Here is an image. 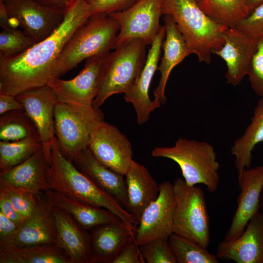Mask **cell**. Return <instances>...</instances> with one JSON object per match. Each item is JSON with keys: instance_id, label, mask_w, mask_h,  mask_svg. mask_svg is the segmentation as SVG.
Wrapping results in <instances>:
<instances>
[{"instance_id": "cell-1", "label": "cell", "mask_w": 263, "mask_h": 263, "mask_svg": "<svg viewBox=\"0 0 263 263\" xmlns=\"http://www.w3.org/2000/svg\"><path fill=\"white\" fill-rule=\"evenodd\" d=\"M91 16L87 0H74L68 5L62 22L48 37L16 55L0 56V94L15 96L56 77L63 48Z\"/></svg>"}, {"instance_id": "cell-2", "label": "cell", "mask_w": 263, "mask_h": 263, "mask_svg": "<svg viewBox=\"0 0 263 263\" xmlns=\"http://www.w3.org/2000/svg\"><path fill=\"white\" fill-rule=\"evenodd\" d=\"M48 188L95 207L105 208L117 215L131 229L139 221L113 197L100 188L66 158L58 148L56 137L51 150V162L46 174Z\"/></svg>"}, {"instance_id": "cell-3", "label": "cell", "mask_w": 263, "mask_h": 263, "mask_svg": "<svg viewBox=\"0 0 263 263\" xmlns=\"http://www.w3.org/2000/svg\"><path fill=\"white\" fill-rule=\"evenodd\" d=\"M162 14L172 18L190 54H195L199 62L210 63L212 51L223 46L228 27L210 19L195 0H164Z\"/></svg>"}, {"instance_id": "cell-4", "label": "cell", "mask_w": 263, "mask_h": 263, "mask_svg": "<svg viewBox=\"0 0 263 263\" xmlns=\"http://www.w3.org/2000/svg\"><path fill=\"white\" fill-rule=\"evenodd\" d=\"M119 31L117 21L107 14L91 16L66 43L60 56L56 77L66 74L84 60L106 57L114 49Z\"/></svg>"}, {"instance_id": "cell-5", "label": "cell", "mask_w": 263, "mask_h": 263, "mask_svg": "<svg viewBox=\"0 0 263 263\" xmlns=\"http://www.w3.org/2000/svg\"><path fill=\"white\" fill-rule=\"evenodd\" d=\"M152 156L176 162L186 184L190 186L204 184L211 192L217 190L220 182V164L210 143L187 138H179L173 146L155 147Z\"/></svg>"}, {"instance_id": "cell-6", "label": "cell", "mask_w": 263, "mask_h": 263, "mask_svg": "<svg viewBox=\"0 0 263 263\" xmlns=\"http://www.w3.org/2000/svg\"><path fill=\"white\" fill-rule=\"evenodd\" d=\"M147 45L136 38L126 42L110 53L101 68L99 91L93 103L99 109L106 100L116 94H125L132 87L146 62Z\"/></svg>"}, {"instance_id": "cell-7", "label": "cell", "mask_w": 263, "mask_h": 263, "mask_svg": "<svg viewBox=\"0 0 263 263\" xmlns=\"http://www.w3.org/2000/svg\"><path fill=\"white\" fill-rule=\"evenodd\" d=\"M104 121L101 110L57 100L55 109L56 137L62 154L73 161L88 147L97 126Z\"/></svg>"}, {"instance_id": "cell-8", "label": "cell", "mask_w": 263, "mask_h": 263, "mask_svg": "<svg viewBox=\"0 0 263 263\" xmlns=\"http://www.w3.org/2000/svg\"><path fill=\"white\" fill-rule=\"evenodd\" d=\"M173 185L176 205L173 233L207 247L210 242L209 219L202 189L176 179Z\"/></svg>"}, {"instance_id": "cell-9", "label": "cell", "mask_w": 263, "mask_h": 263, "mask_svg": "<svg viewBox=\"0 0 263 263\" xmlns=\"http://www.w3.org/2000/svg\"><path fill=\"white\" fill-rule=\"evenodd\" d=\"M164 0H138L127 9L108 14L119 26L114 49L133 39L150 45L162 29L160 18Z\"/></svg>"}, {"instance_id": "cell-10", "label": "cell", "mask_w": 263, "mask_h": 263, "mask_svg": "<svg viewBox=\"0 0 263 263\" xmlns=\"http://www.w3.org/2000/svg\"><path fill=\"white\" fill-rule=\"evenodd\" d=\"M2 0L10 26H20L36 42L48 37L61 24L67 8L49 7L37 0Z\"/></svg>"}, {"instance_id": "cell-11", "label": "cell", "mask_w": 263, "mask_h": 263, "mask_svg": "<svg viewBox=\"0 0 263 263\" xmlns=\"http://www.w3.org/2000/svg\"><path fill=\"white\" fill-rule=\"evenodd\" d=\"M38 130L45 159L51 162V150L56 138L55 109L57 102L48 85L26 90L15 96Z\"/></svg>"}, {"instance_id": "cell-12", "label": "cell", "mask_w": 263, "mask_h": 263, "mask_svg": "<svg viewBox=\"0 0 263 263\" xmlns=\"http://www.w3.org/2000/svg\"><path fill=\"white\" fill-rule=\"evenodd\" d=\"M159 187L157 198L146 208L139 219L135 237L138 246L156 239H168L173 233L176 205L173 185L164 181Z\"/></svg>"}, {"instance_id": "cell-13", "label": "cell", "mask_w": 263, "mask_h": 263, "mask_svg": "<svg viewBox=\"0 0 263 263\" xmlns=\"http://www.w3.org/2000/svg\"><path fill=\"white\" fill-rule=\"evenodd\" d=\"M105 58L93 56L86 59L83 69L71 79L51 78L47 85L57 100L74 105L93 106V101L99 91L102 64Z\"/></svg>"}, {"instance_id": "cell-14", "label": "cell", "mask_w": 263, "mask_h": 263, "mask_svg": "<svg viewBox=\"0 0 263 263\" xmlns=\"http://www.w3.org/2000/svg\"><path fill=\"white\" fill-rule=\"evenodd\" d=\"M88 148L101 163L123 175L133 160L132 144L127 136L104 120L94 131Z\"/></svg>"}, {"instance_id": "cell-15", "label": "cell", "mask_w": 263, "mask_h": 263, "mask_svg": "<svg viewBox=\"0 0 263 263\" xmlns=\"http://www.w3.org/2000/svg\"><path fill=\"white\" fill-rule=\"evenodd\" d=\"M240 193L237 207L223 241L237 239L251 219L260 210V198L263 187V165L244 169L238 173Z\"/></svg>"}, {"instance_id": "cell-16", "label": "cell", "mask_w": 263, "mask_h": 263, "mask_svg": "<svg viewBox=\"0 0 263 263\" xmlns=\"http://www.w3.org/2000/svg\"><path fill=\"white\" fill-rule=\"evenodd\" d=\"M258 38L236 27L225 30L223 46L212 53L220 56L226 64L227 83L236 86L247 75Z\"/></svg>"}, {"instance_id": "cell-17", "label": "cell", "mask_w": 263, "mask_h": 263, "mask_svg": "<svg viewBox=\"0 0 263 263\" xmlns=\"http://www.w3.org/2000/svg\"><path fill=\"white\" fill-rule=\"evenodd\" d=\"M165 36L164 25L150 45L141 73L124 97L126 102L132 104L136 113L137 122L140 125L146 122L149 119L150 113L161 106L154 100H150L149 90L152 77L158 68Z\"/></svg>"}, {"instance_id": "cell-18", "label": "cell", "mask_w": 263, "mask_h": 263, "mask_svg": "<svg viewBox=\"0 0 263 263\" xmlns=\"http://www.w3.org/2000/svg\"><path fill=\"white\" fill-rule=\"evenodd\" d=\"M36 196V211L19 226L10 246L56 244V228L52 207L48 202L44 191L37 192Z\"/></svg>"}, {"instance_id": "cell-19", "label": "cell", "mask_w": 263, "mask_h": 263, "mask_svg": "<svg viewBox=\"0 0 263 263\" xmlns=\"http://www.w3.org/2000/svg\"><path fill=\"white\" fill-rule=\"evenodd\" d=\"M216 255L236 263H263V212L259 210L251 219L237 239L220 242Z\"/></svg>"}, {"instance_id": "cell-20", "label": "cell", "mask_w": 263, "mask_h": 263, "mask_svg": "<svg viewBox=\"0 0 263 263\" xmlns=\"http://www.w3.org/2000/svg\"><path fill=\"white\" fill-rule=\"evenodd\" d=\"M52 208L56 228V244L64 251L71 263H91L90 232L65 210L56 207Z\"/></svg>"}, {"instance_id": "cell-21", "label": "cell", "mask_w": 263, "mask_h": 263, "mask_svg": "<svg viewBox=\"0 0 263 263\" xmlns=\"http://www.w3.org/2000/svg\"><path fill=\"white\" fill-rule=\"evenodd\" d=\"M136 229L129 228L119 219L113 222L98 225L90 230L91 263H112L124 245L135 239Z\"/></svg>"}, {"instance_id": "cell-22", "label": "cell", "mask_w": 263, "mask_h": 263, "mask_svg": "<svg viewBox=\"0 0 263 263\" xmlns=\"http://www.w3.org/2000/svg\"><path fill=\"white\" fill-rule=\"evenodd\" d=\"M48 166L41 148L21 163L0 172V188L44 191L48 189L45 179Z\"/></svg>"}, {"instance_id": "cell-23", "label": "cell", "mask_w": 263, "mask_h": 263, "mask_svg": "<svg viewBox=\"0 0 263 263\" xmlns=\"http://www.w3.org/2000/svg\"><path fill=\"white\" fill-rule=\"evenodd\" d=\"M163 19L165 23L166 38L162 45L163 55L157 68L161 76L158 86L153 91V100L160 105L164 104L167 101L165 92L171 71L190 55L183 37L172 18L164 15Z\"/></svg>"}, {"instance_id": "cell-24", "label": "cell", "mask_w": 263, "mask_h": 263, "mask_svg": "<svg viewBox=\"0 0 263 263\" xmlns=\"http://www.w3.org/2000/svg\"><path fill=\"white\" fill-rule=\"evenodd\" d=\"M75 167L97 186L125 207L128 201L126 181L123 175L105 166L87 147L73 160Z\"/></svg>"}, {"instance_id": "cell-25", "label": "cell", "mask_w": 263, "mask_h": 263, "mask_svg": "<svg viewBox=\"0 0 263 263\" xmlns=\"http://www.w3.org/2000/svg\"><path fill=\"white\" fill-rule=\"evenodd\" d=\"M126 210L138 221L146 208L158 197L159 187L148 169L133 160L126 175Z\"/></svg>"}, {"instance_id": "cell-26", "label": "cell", "mask_w": 263, "mask_h": 263, "mask_svg": "<svg viewBox=\"0 0 263 263\" xmlns=\"http://www.w3.org/2000/svg\"><path fill=\"white\" fill-rule=\"evenodd\" d=\"M44 192L51 206L57 207L69 213L89 231L98 225L113 222L120 219L114 213L105 208L85 203L50 189Z\"/></svg>"}, {"instance_id": "cell-27", "label": "cell", "mask_w": 263, "mask_h": 263, "mask_svg": "<svg viewBox=\"0 0 263 263\" xmlns=\"http://www.w3.org/2000/svg\"><path fill=\"white\" fill-rule=\"evenodd\" d=\"M263 142V97L258 101L254 111L251 123L243 134L234 141L231 153L235 156V164L238 173L249 169L252 152L258 144Z\"/></svg>"}, {"instance_id": "cell-28", "label": "cell", "mask_w": 263, "mask_h": 263, "mask_svg": "<svg viewBox=\"0 0 263 263\" xmlns=\"http://www.w3.org/2000/svg\"><path fill=\"white\" fill-rule=\"evenodd\" d=\"M0 263H71L57 244L0 249Z\"/></svg>"}, {"instance_id": "cell-29", "label": "cell", "mask_w": 263, "mask_h": 263, "mask_svg": "<svg viewBox=\"0 0 263 263\" xmlns=\"http://www.w3.org/2000/svg\"><path fill=\"white\" fill-rule=\"evenodd\" d=\"M198 4L215 22L228 28L236 27L249 16L244 0H203Z\"/></svg>"}, {"instance_id": "cell-30", "label": "cell", "mask_w": 263, "mask_h": 263, "mask_svg": "<svg viewBox=\"0 0 263 263\" xmlns=\"http://www.w3.org/2000/svg\"><path fill=\"white\" fill-rule=\"evenodd\" d=\"M39 137L33 121L24 110L6 112L0 116V140L6 142Z\"/></svg>"}, {"instance_id": "cell-31", "label": "cell", "mask_w": 263, "mask_h": 263, "mask_svg": "<svg viewBox=\"0 0 263 263\" xmlns=\"http://www.w3.org/2000/svg\"><path fill=\"white\" fill-rule=\"evenodd\" d=\"M41 148L39 137L13 142L0 141V172L21 163Z\"/></svg>"}, {"instance_id": "cell-32", "label": "cell", "mask_w": 263, "mask_h": 263, "mask_svg": "<svg viewBox=\"0 0 263 263\" xmlns=\"http://www.w3.org/2000/svg\"><path fill=\"white\" fill-rule=\"evenodd\" d=\"M168 242L177 263H218V258L207 247L173 233Z\"/></svg>"}, {"instance_id": "cell-33", "label": "cell", "mask_w": 263, "mask_h": 263, "mask_svg": "<svg viewBox=\"0 0 263 263\" xmlns=\"http://www.w3.org/2000/svg\"><path fill=\"white\" fill-rule=\"evenodd\" d=\"M36 43L34 39L16 28L2 29L0 33V56L16 55Z\"/></svg>"}, {"instance_id": "cell-34", "label": "cell", "mask_w": 263, "mask_h": 263, "mask_svg": "<svg viewBox=\"0 0 263 263\" xmlns=\"http://www.w3.org/2000/svg\"><path fill=\"white\" fill-rule=\"evenodd\" d=\"M139 246L143 257L148 263H177L168 239H156Z\"/></svg>"}, {"instance_id": "cell-35", "label": "cell", "mask_w": 263, "mask_h": 263, "mask_svg": "<svg viewBox=\"0 0 263 263\" xmlns=\"http://www.w3.org/2000/svg\"><path fill=\"white\" fill-rule=\"evenodd\" d=\"M5 192L16 210L25 219L29 218L37 206L36 193L14 188H0Z\"/></svg>"}, {"instance_id": "cell-36", "label": "cell", "mask_w": 263, "mask_h": 263, "mask_svg": "<svg viewBox=\"0 0 263 263\" xmlns=\"http://www.w3.org/2000/svg\"><path fill=\"white\" fill-rule=\"evenodd\" d=\"M247 76L255 93L263 97V33L259 37Z\"/></svg>"}, {"instance_id": "cell-37", "label": "cell", "mask_w": 263, "mask_h": 263, "mask_svg": "<svg viewBox=\"0 0 263 263\" xmlns=\"http://www.w3.org/2000/svg\"><path fill=\"white\" fill-rule=\"evenodd\" d=\"M138 0H87L91 16L124 10Z\"/></svg>"}, {"instance_id": "cell-38", "label": "cell", "mask_w": 263, "mask_h": 263, "mask_svg": "<svg viewBox=\"0 0 263 263\" xmlns=\"http://www.w3.org/2000/svg\"><path fill=\"white\" fill-rule=\"evenodd\" d=\"M236 27L257 37L262 35L263 33V3L240 21Z\"/></svg>"}, {"instance_id": "cell-39", "label": "cell", "mask_w": 263, "mask_h": 263, "mask_svg": "<svg viewBox=\"0 0 263 263\" xmlns=\"http://www.w3.org/2000/svg\"><path fill=\"white\" fill-rule=\"evenodd\" d=\"M139 246L135 239L128 242L112 263H145Z\"/></svg>"}, {"instance_id": "cell-40", "label": "cell", "mask_w": 263, "mask_h": 263, "mask_svg": "<svg viewBox=\"0 0 263 263\" xmlns=\"http://www.w3.org/2000/svg\"><path fill=\"white\" fill-rule=\"evenodd\" d=\"M19 226L0 211V249L12 245Z\"/></svg>"}, {"instance_id": "cell-41", "label": "cell", "mask_w": 263, "mask_h": 263, "mask_svg": "<svg viewBox=\"0 0 263 263\" xmlns=\"http://www.w3.org/2000/svg\"><path fill=\"white\" fill-rule=\"evenodd\" d=\"M0 211L19 226L26 220L15 208L6 193L0 190Z\"/></svg>"}, {"instance_id": "cell-42", "label": "cell", "mask_w": 263, "mask_h": 263, "mask_svg": "<svg viewBox=\"0 0 263 263\" xmlns=\"http://www.w3.org/2000/svg\"><path fill=\"white\" fill-rule=\"evenodd\" d=\"M18 110H24V107L15 96L0 94V115Z\"/></svg>"}, {"instance_id": "cell-43", "label": "cell", "mask_w": 263, "mask_h": 263, "mask_svg": "<svg viewBox=\"0 0 263 263\" xmlns=\"http://www.w3.org/2000/svg\"><path fill=\"white\" fill-rule=\"evenodd\" d=\"M0 25L2 29L13 28L9 24L7 12L2 0H0Z\"/></svg>"}, {"instance_id": "cell-44", "label": "cell", "mask_w": 263, "mask_h": 263, "mask_svg": "<svg viewBox=\"0 0 263 263\" xmlns=\"http://www.w3.org/2000/svg\"><path fill=\"white\" fill-rule=\"evenodd\" d=\"M49 7L66 9L69 4L68 0H37Z\"/></svg>"}, {"instance_id": "cell-45", "label": "cell", "mask_w": 263, "mask_h": 263, "mask_svg": "<svg viewBox=\"0 0 263 263\" xmlns=\"http://www.w3.org/2000/svg\"><path fill=\"white\" fill-rule=\"evenodd\" d=\"M244 1L249 15L255 8L263 3V0H244Z\"/></svg>"}, {"instance_id": "cell-46", "label": "cell", "mask_w": 263, "mask_h": 263, "mask_svg": "<svg viewBox=\"0 0 263 263\" xmlns=\"http://www.w3.org/2000/svg\"><path fill=\"white\" fill-rule=\"evenodd\" d=\"M260 210L263 212V187L261 191L260 198Z\"/></svg>"}, {"instance_id": "cell-47", "label": "cell", "mask_w": 263, "mask_h": 263, "mask_svg": "<svg viewBox=\"0 0 263 263\" xmlns=\"http://www.w3.org/2000/svg\"><path fill=\"white\" fill-rule=\"evenodd\" d=\"M195 0L196 2L198 3L203 0Z\"/></svg>"}, {"instance_id": "cell-48", "label": "cell", "mask_w": 263, "mask_h": 263, "mask_svg": "<svg viewBox=\"0 0 263 263\" xmlns=\"http://www.w3.org/2000/svg\"><path fill=\"white\" fill-rule=\"evenodd\" d=\"M73 0H68L69 3H70L71 2L73 1Z\"/></svg>"}]
</instances>
